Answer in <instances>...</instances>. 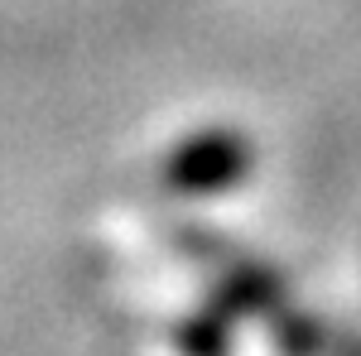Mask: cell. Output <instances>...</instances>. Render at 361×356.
Segmentation results:
<instances>
[{"label":"cell","instance_id":"cell-1","mask_svg":"<svg viewBox=\"0 0 361 356\" xmlns=\"http://www.w3.org/2000/svg\"><path fill=\"white\" fill-rule=\"evenodd\" d=\"M255 168V145L241 130L207 125L197 135L178 140L164 159V188L183 197H212V192L241 188Z\"/></svg>","mask_w":361,"mask_h":356},{"label":"cell","instance_id":"cell-2","mask_svg":"<svg viewBox=\"0 0 361 356\" xmlns=\"http://www.w3.org/2000/svg\"><path fill=\"white\" fill-rule=\"evenodd\" d=\"M226 308H207L202 318H193L188 328H183V356H222L226 352Z\"/></svg>","mask_w":361,"mask_h":356}]
</instances>
